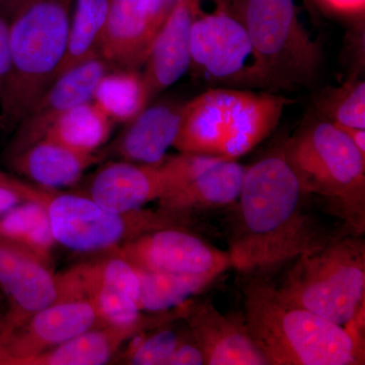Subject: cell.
Segmentation results:
<instances>
[{
	"mask_svg": "<svg viewBox=\"0 0 365 365\" xmlns=\"http://www.w3.org/2000/svg\"><path fill=\"white\" fill-rule=\"evenodd\" d=\"M309 196L282 148L247 167L228 240L232 268L271 270L330 241L334 235L309 212Z\"/></svg>",
	"mask_w": 365,
	"mask_h": 365,
	"instance_id": "obj_1",
	"label": "cell"
},
{
	"mask_svg": "<svg viewBox=\"0 0 365 365\" xmlns=\"http://www.w3.org/2000/svg\"><path fill=\"white\" fill-rule=\"evenodd\" d=\"M244 319L268 365L365 364L364 336L300 307L267 280L244 288Z\"/></svg>",
	"mask_w": 365,
	"mask_h": 365,
	"instance_id": "obj_2",
	"label": "cell"
},
{
	"mask_svg": "<svg viewBox=\"0 0 365 365\" xmlns=\"http://www.w3.org/2000/svg\"><path fill=\"white\" fill-rule=\"evenodd\" d=\"M74 0H24L9 20V78L0 93V126H18L51 85L66 54Z\"/></svg>",
	"mask_w": 365,
	"mask_h": 365,
	"instance_id": "obj_3",
	"label": "cell"
},
{
	"mask_svg": "<svg viewBox=\"0 0 365 365\" xmlns=\"http://www.w3.org/2000/svg\"><path fill=\"white\" fill-rule=\"evenodd\" d=\"M289 103L274 93L208 90L182 105L173 148L182 153L237 160L275 130Z\"/></svg>",
	"mask_w": 365,
	"mask_h": 365,
	"instance_id": "obj_4",
	"label": "cell"
},
{
	"mask_svg": "<svg viewBox=\"0 0 365 365\" xmlns=\"http://www.w3.org/2000/svg\"><path fill=\"white\" fill-rule=\"evenodd\" d=\"M309 195L323 199L331 213L355 234L365 230V155L339 127L314 120L282 148Z\"/></svg>",
	"mask_w": 365,
	"mask_h": 365,
	"instance_id": "obj_5",
	"label": "cell"
},
{
	"mask_svg": "<svg viewBox=\"0 0 365 365\" xmlns=\"http://www.w3.org/2000/svg\"><path fill=\"white\" fill-rule=\"evenodd\" d=\"M292 262L276 285L287 299L344 327L364 311L365 241L361 235H334Z\"/></svg>",
	"mask_w": 365,
	"mask_h": 365,
	"instance_id": "obj_6",
	"label": "cell"
},
{
	"mask_svg": "<svg viewBox=\"0 0 365 365\" xmlns=\"http://www.w3.org/2000/svg\"><path fill=\"white\" fill-rule=\"evenodd\" d=\"M246 26L266 86L313 83L322 53L297 16L294 0H232Z\"/></svg>",
	"mask_w": 365,
	"mask_h": 365,
	"instance_id": "obj_7",
	"label": "cell"
},
{
	"mask_svg": "<svg viewBox=\"0 0 365 365\" xmlns=\"http://www.w3.org/2000/svg\"><path fill=\"white\" fill-rule=\"evenodd\" d=\"M48 213L57 245L78 253H107L139 235L163 227H188L192 217L140 208L116 212L79 193L52 190Z\"/></svg>",
	"mask_w": 365,
	"mask_h": 365,
	"instance_id": "obj_8",
	"label": "cell"
},
{
	"mask_svg": "<svg viewBox=\"0 0 365 365\" xmlns=\"http://www.w3.org/2000/svg\"><path fill=\"white\" fill-rule=\"evenodd\" d=\"M195 0L191 26V66L205 78L265 86L246 26L232 0Z\"/></svg>",
	"mask_w": 365,
	"mask_h": 365,
	"instance_id": "obj_9",
	"label": "cell"
},
{
	"mask_svg": "<svg viewBox=\"0 0 365 365\" xmlns=\"http://www.w3.org/2000/svg\"><path fill=\"white\" fill-rule=\"evenodd\" d=\"M218 160L181 153L153 165L127 160L109 162L91 175L85 194L109 210H136L181 188Z\"/></svg>",
	"mask_w": 365,
	"mask_h": 365,
	"instance_id": "obj_10",
	"label": "cell"
},
{
	"mask_svg": "<svg viewBox=\"0 0 365 365\" xmlns=\"http://www.w3.org/2000/svg\"><path fill=\"white\" fill-rule=\"evenodd\" d=\"M106 256L71 266L56 273V302L86 300L97 309L104 324H127L144 314L139 307L136 270L122 257Z\"/></svg>",
	"mask_w": 365,
	"mask_h": 365,
	"instance_id": "obj_11",
	"label": "cell"
},
{
	"mask_svg": "<svg viewBox=\"0 0 365 365\" xmlns=\"http://www.w3.org/2000/svg\"><path fill=\"white\" fill-rule=\"evenodd\" d=\"M110 252L122 257L134 268L151 272L218 278L232 268L227 251L215 248L189 232L188 227L153 230Z\"/></svg>",
	"mask_w": 365,
	"mask_h": 365,
	"instance_id": "obj_12",
	"label": "cell"
},
{
	"mask_svg": "<svg viewBox=\"0 0 365 365\" xmlns=\"http://www.w3.org/2000/svg\"><path fill=\"white\" fill-rule=\"evenodd\" d=\"M0 290L6 297V313L0 318V335L23 325L58 297L52 265L0 237Z\"/></svg>",
	"mask_w": 365,
	"mask_h": 365,
	"instance_id": "obj_13",
	"label": "cell"
},
{
	"mask_svg": "<svg viewBox=\"0 0 365 365\" xmlns=\"http://www.w3.org/2000/svg\"><path fill=\"white\" fill-rule=\"evenodd\" d=\"M103 324L91 302H54L11 332L0 335V365H24L29 359Z\"/></svg>",
	"mask_w": 365,
	"mask_h": 365,
	"instance_id": "obj_14",
	"label": "cell"
},
{
	"mask_svg": "<svg viewBox=\"0 0 365 365\" xmlns=\"http://www.w3.org/2000/svg\"><path fill=\"white\" fill-rule=\"evenodd\" d=\"M112 69L114 68L98 54L55 79L16 127L6 157L44 138L50 127L64 113L93 100L98 83Z\"/></svg>",
	"mask_w": 365,
	"mask_h": 365,
	"instance_id": "obj_15",
	"label": "cell"
},
{
	"mask_svg": "<svg viewBox=\"0 0 365 365\" xmlns=\"http://www.w3.org/2000/svg\"><path fill=\"white\" fill-rule=\"evenodd\" d=\"M185 304L162 312L144 313L127 324H103L78 334L63 344L25 362L24 365H103L109 364L134 336L170 322L182 319Z\"/></svg>",
	"mask_w": 365,
	"mask_h": 365,
	"instance_id": "obj_16",
	"label": "cell"
},
{
	"mask_svg": "<svg viewBox=\"0 0 365 365\" xmlns=\"http://www.w3.org/2000/svg\"><path fill=\"white\" fill-rule=\"evenodd\" d=\"M207 365H268L245 319L223 314L211 302H186L184 319Z\"/></svg>",
	"mask_w": 365,
	"mask_h": 365,
	"instance_id": "obj_17",
	"label": "cell"
},
{
	"mask_svg": "<svg viewBox=\"0 0 365 365\" xmlns=\"http://www.w3.org/2000/svg\"><path fill=\"white\" fill-rule=\"evenodd\" d=\"M182 105L160 103L144 108L127 122L110 145L101 148L104 158L116 157L137 163H158L174 146L181 126Z\"/></svg>",
	"mask_w": 365,
	"mask_h": 365,
	"instance_id": "obj_18",
	"label": "cell"
},
{
	"mask_svg": "<svg viewBox=\"0 0 365 365\" xmlns=\"http://www.w3.org/2000/svg\"><path fill=\"white\" fill-rule=\"evenodd\" d=\"M195 0H179L150 46L143 73L153 98L176 83L191 66V26Z\"/></svg>",
	"mask_w": 365,
	"mask_h": 365,
	"instance_id": "obj_19",
	"label": "cell"
},
{
	"mask_svg": "<svg viewBox=\"0 0 365 365\" xmlns=\"http://www.w3.org/2000/svg\"><path fill=\"white\" fill-rule=\"evenodd\" d=\"M151 44L150 0H109L101 56L114 69H137Z\"/></svg>",
	"mask_w": 365,
	"mask_h": 365,
	"instance_id": "obj_20",
	"label": "cell"
},
{
	"mask_svg": "<svg viewBox=\"0 0 365 365\" xmlns=\"http://www.w3.org/2000/svg\"><path fill=\"white\" fill-rule=\"evenodd\" d=\"M247 167L235 160H216L181 188L158 199V208L189 216L237 203Z\"/></svg>",
	"mask_w": 365,
	"mask_h": 365,
	"instance_id": "obj_21",
	"label": "cell"
},
{
	"mask_svg": "<svg viewBox=\"0 0 365 365\" xmlns=\"http://www.w3.org/2000/svg\"><path fill=\"white\" fill-rule=\"evenodd\" d=\"M6 160L14 172L33 184L58 190L78 184L88 168L105 158L101 150L96 153H81L42 138Z\"/></svg>",
	"mask_w": 365,
	"mask_h": 365,
	"instance_id": "obj_22",
	"label": "cell"
},
{
	"mask_svg": "<svg viewBox=\"0 0 365 365\" xmlns=\"http://www.w3.org/2000/svg\"><path fill=\"white\" fill-rule=\"evenodd\" d=\"M114 121L93 100L72 108L50 127L44 138L81 153H96L111 136Z\"/></svg>",
	"mask_w": 365,
	"mask_h": 365,
	"instance_id": "obj_23",
	"label": "cell"
},
{
	"mask_svg": "<svg viewBox=\"0 0 365 365\" xmlns=\"http://www.w3.org/2000/svg\"><path fill=\"white\" fill-rule=\"evenodd\" d=\"M108 9L109 0H74L66 54L53 81L100 54Z\"/></svg>",
	"mask_w": 365,
	"mask_h": 365,
	"instance_id": "obj_24",
	"label": "cell"
},
{
	"mask_svg": "<svg viewBox=\"0 0 365 365\" xmlns=\"http://www.w3.org/2000/svg\"><path fill=\"white\" fill-rule=\"evenodd\" d=\"M0 237L53 265V253L57 242L47 204L30 201L0 216Z\"/></svg>",
	"mask_w": 365,
	"mask_h": 365,
	"instance_id": "obj_25",
	"label": "cell"
},
{
	"mask_svg": "<svg viewBox=\"0 0 365 365\" xmlns=\"http://www.w3.org/2000/svg\"><path fill=\"white\" fill-rule=\"evenodd\" d=\"M151 100L143 73L137 69H112L101 79L93 101L114 123H127Z\"/></svg>",
	"mask_w": 365,
	"mask_h": 365,
	"instance_id": "obj_26",
	"label": "cell"
},
{
	"mask_svg": "<svg viewBox=\"0 0 365 365\" xmlns=\"http://www.w3.org/2000/svg\"><path fill=\"white\" fill-rule=\"evenodd\" d=\"M139 279V307L143 313L170 311L202 292L217 278L180 275L136 269Z\"/></svg>",
	"mask_w": 365,
	"mask_h": 365,
	"instance_id": "obj_27",
	"label": "cell"
},
{
	"mask_svg": "<svg viewBox=\"0 0 365 365\" xmlns=\"http://www.w3.org/2000/svg\"><path fill=\"white\" fill-rule=\"evenodd\" d=\"M165 324L134 336L120 355L122 364L130 365H169L178 346L190 335L186 330L170 328Z\"/></svg>",
	"mask_w": 365,
	"mask_h": 365,
	"instance_id": "obj_28",
	"label": "cell"
},
{
	"mask_svg": "<svg viewBox=\"0 0 365 365\" xmlns=\"http://www.w3.org/2000/svg\"><path fill=\"white\" fill-rule=\"evenodd\" d=\"M325 119L342 126L365 129V83L348 79L338 88L325 91L318 102Z\"/></svg>",
	"mask_w": 365,
	"mask_h": 365,
	"instance_id": "obj_29",
	"label": "cell"
},
{
	"mask_svg": "<svg viewBox=\"0 0 365 365\" xmlns=\"http://www.w3.org/2000/svg\"><path fill=\"white\" fill-rule=\"evenodd\" d=\"M52 190L0 172V216L21 204L36 201L47 204Z\"/></svg>",
	"mask_w": 365,
	"mask_h": 365,
	"instance_id": "obj_30",
	"label": "cell"
},
{
	"mask_svg": "<svg viewBox=\"0 0 365 365\" xmlns=\"http://www.w3.org/2000/svg\"><path fill=\"white\" fill-rule=\"evenodd\" d=\"M190 333V332H189ZM204 356L191 335H189L170 357L169 365H204Z\"/></svg>",
	"mask_w": 365,
	"mask_h": 365,
	"instance_id": "obj_31",
	"label": "cell"
},
{
	"mask_svg": "<svg viewBox=\"0 0 365 365\" xmlns=\"http://www.w3.org/2000/svg\"><path fill=\"white\" fill-rule=\"evenodd\" d=\"M178 1L179 0H150V25L153 42L177 6Z\"/></svg>",
	"mask_w": 365,
	"mask_h": 365,
	"instance_id": "obj_32",
	"label": "cell"
},
{
	"mask_svg": "<svg viewBox=\"0 0 365 365\" xmlns=\"http://www.w3.org/2000/svg\"><path fill=\"white\" fill-rule=\"evenodd\" d=\"M11 69L9 20L0 16V93L6 85Z\"/></svg>",
	"mask_w": 365,
	"mask_h": 365,
	"instance_id": "obj_33",
	"label": "cell"
},
{
	"mask_svg": "<svg viewBox=\"0 0 365 365\" xmlns=\"http://www.w3.org/2000/svg\"><path fill=\"white\" fill-rule=\"evenodd\" d=\"M329 11L342 16H364L365 0H318Z\"/></svg>",
	"mask_w": 365,
	"mask_h": 365,
	"instance_id": "obj_34",
	"label": "cell"
},
{
	"mask_svg": "<svg viewBox=\"0 0 365 365\" xmlns=\"http://www.w3.org/2000/svg\"><path fill=\"white\" fill-rule=\"evenodd\" d=\"M337 125L338 127L344 132L346 135L351 139L352 143L356 145L360 151L365 155V129L356 128V127L342 126Z\"/></svg>",
	"mask_w": 365,
	"mask_h": 365,
	"instance_id": "obj_35",
	"label": "cell"
},
{
	"mask_svg": "<svg viewBox=\"0 0 365 365\" xmlns=\"http://www.w3.org/2000/svg\"><path fill=\"white\" fill-rule=\"evenodd\" d=\"M24 0H0V16L9 20Z\"/></svg>",
	"mask_w": 365,
	"mask_h": 365,
	"instance_id": "obj_36",
	"label": "cell"
}]
</instances>
